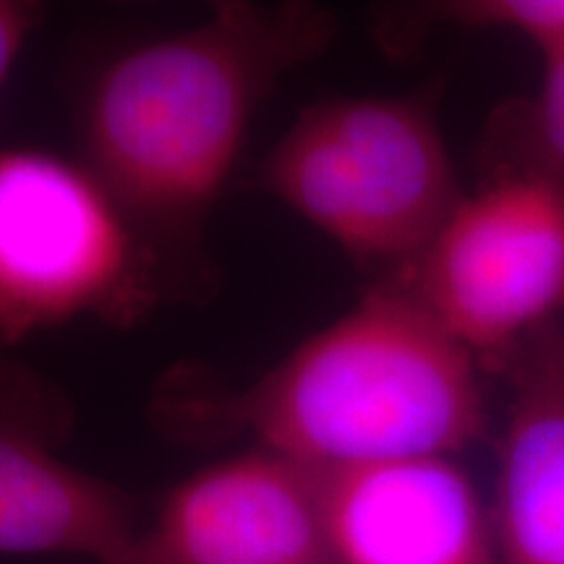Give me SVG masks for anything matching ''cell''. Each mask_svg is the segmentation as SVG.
<instances>
[{"label": "cell", "mask_w": 564, "mask_h": 564, "mask_svg": "<svg viewBox=\"0 0 564 564\" xmlns=\"http://www.w3.org/2000/svg\"><path fill=\"white\" fill-rule=\"evenodd\" d=\"M335 32L314 3L232 0L105 63L82 102V162L147 249L199 230L267 97Z\"/></svg>", "instance_id": "6da1fadb"}, {"label": "cell", "mask_w": 564, "mask_h": 564, "mask_svg": "<svg viewBox=\"0 0 564 564\" xmlns=\"http://www.w3.org/2000/svg\"><path fill=\"white\" fill-rule=\"evenodd\" d=\"M238 419L316 474L453 457L481 440V364L394 282L295 345Z\"/></svg>", "instance_id": "7a4b0ae2"}, {"label": "cell", "mask_w": 564, "mask_h": 564, "mask_svg": "<svg viewBox=\"0 0 564 564\" xmlns=\"http://www.w3.org/2000/svg\"><path fill=\"white\" fill-rule=\"evenodd\" d=\"M257 178L348 257L394 272L426 249L465 196L429 95L308 105L274 141Z\"/></svg>", "instance_id": "3957f363"}, {"label": "cell", "mask_w": 564, "mask_h": 564, "mask_svg": "<svg viewBox=\"0 0 564 564\" xmlns=\"http://www.w3.org/2000/svg\"><path fill=\"white\" fill-rule=\"evenodd\" d=\"M147 249L82 160L0 150V345L150 301Z\"/></svg>", "instance_id": "277c9868"}, {"label": "cell", "mask_w": 564, "mask_h": 564, "mask_svg": "<svg viewBox=\"0 0 564 564\" xmlns=\"http://www.w3.org/2000/svg\"><path fill=\"white\" fill-rule=\"evenodd\" d=\"M403 288L478 364H510L564 327V183L497 173L465 194L411 264Z\"/></svg>", "instance_id": "5b68a950"}, {"label": "cell", "mask_w": 564, "mask_h": 564, "mask_svg": "<svg viewBox=\"0 0 564 564\" xmlns=\"http://www.w3.org/2000/svg\"><path fill=\"white\" fill-rule=\"evenodd\" d=\"M66 426L45 379L0 361V554L141 564L129 499L58 455Z\"/></svg>", "instance_id": "8992f818"}, {"label": "cell", "mask_w": 564, "mask_h": 564, "mask_svg": "<svg viewBox=\"0 0 564 564\" xmlns=\"http://www.w3.org/2000/svg\"><path fill=\"white\" fill-rule=\"evenodd\" d=\"M162 564H329L319 474L257 447L175 486L158 514Z\"/></svg>", "instance_id": "52a82bcc"}, {"label": "cell", "mask_w": 564, "mask_h": 564, "mask_svg": "<svg viewBox=\"0 0 564 564\" xmlns=\"http://www.w3.org/2000/svg\"><path fill=\"white\" fill-rule=\"evenodd\" d=\"M335 564H502L491 514L453 457L319 474Z\"/></svg>", "instance_id": "ba28073f"}, {"label": "cell", "mask_w": 564, "mask_h": 564, "mask_svg": "<svg viewBox=\"0 0 564 564\" xmlns=\"http://www.w3.org/2000/svg\"><path fill=\"white\" fill-rule=\"evenodd\" d=\"M494 535L502 564H564V327L510 364Z\"/></svg>", "instance_id": "9c48e42d"}, {"label": "cell", "mask_w": 564, "mask_h": 564, "mask_svg": "<svg viewBox=\"0 0 564 564\" xmlns=\"http://www.w3.org/2000/svg\"><path fill=\"white\" fill-rule=\"evenodd\" d=\"M497 137L505 154L499 173L564 183V47L541 58L539 87L499 116Z\"/></svg>", "instance_id": "30bf717a"}, {"label": "cell", "mask_w": 564, "mask_h": 564, "mask_svg": "<svg viewBox=\"0 0 564 564\" xmlns=\"http://www.w3.org/2000/svg\"><path fill=\"white\" fill-rule=\"evenodd\" d=\"M426 17L468 32L514 34L541 58L564 47V0H453L429 6Z\"/></svg>", "instance_id": "8fae6325"}, {"label": "cell", "mask_w": 564, "mask_h": 564, "mask_svg": "<svg viewBox=\"0 0 564 564\" xmlns=\"http://www.w3.org/2000/svg\"><path fill=\"white\" fill-rule=\"evenodd\" d=\"M45 6L34 0H0V97L11 79V70L45 21Z\"/></svg>", "instance_id": "7c38bea8"}]
</instances>
